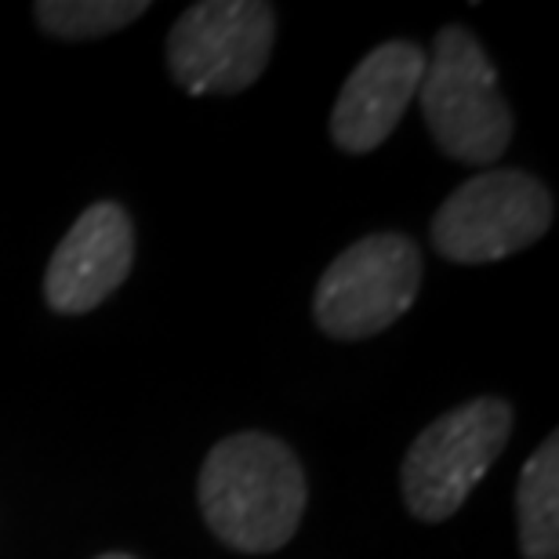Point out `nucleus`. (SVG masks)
Segmentation results:
<instances>
[{
    "label": "nucleus",
    "instance_id": "f257e3e1",
    "mask_svg": "<svg viewBox=\"0 0 559 559\" xmlns=\"http://www.w3.org/2000/svg\"><path fill=\"white\" fill-rule=\"evenodd\" d=\"M204 523L233 552L265 556L295 538L309 506L298 454L270 432H233L211 447L197 479Z\"/></svg>",
    "mask_w": 559,
    "mask_h": 559
},
{
    "label": "nucleus",
    "instance_id": "f03ea898",
    "mask_svg": "<svg viewBox=\"0 0 559 559\" xmlns=\"http://www.w3.org/2000/svg\"><path fill=\"white\" fill-rule=\"evenodd\" d=\"M418 106L440 153L468 167L495 164L516 131L495 62L465 26L436 33L432 55H425Z\"/></svg>",
    "mask_w": 559,
    "mask_h": 559
},
{
    "label": "nucleus",
    "instance_id": "7ed1b4c3",
    "mask_svg": "<svg viewBox=\"0 0 559 559\" xmlns=\"http://www.w3.org/2000/svg\"><path fill=\"white\" fill-rule=\"evenodd\" d=\"M512 421L509 400L476 396L425 425L400 465L411 516L421 523L451 520L509 447Z\"/></svg>",
    "mask_w": 559,
    "mask_h": 559
},
{
    "label": "nucleus",
    "instance_id": "20e7f679",
    "mask_svg": "<svg viewBox=\"0 0 559 559\" xmlns=\"http://www.w3.org/2000/svg\"><path fill=\"white\" fill-rule=\"evenodd\" d=\"M552 193L538 175L490 167L468 178L432 215L429 240L440 259L487 265L534 248L552 229Z\"/></svg>",
    "mask_w": 559,
    "mask_h": 559
},
{
    "label": "nucleus",
    "instance_id": "39448f33",
    "mask_svg": "<svg viewBox=\"0 0 559 559\" xmlns=\"http://www.w3.org/2000/svg\"><path fill=\"white\" fill-rule=\"evenodd\" d=\"M421 248L404 233L349 243L312 290V320L334 342H364L404 317L421 290Z\"/></svg>",
    "mask_w": 559,
    "mask_h": 559
},
{
    "label": "nucleus",
    "instance_id": "423d86ee",
    "mask_svg": "<svg viewBox=\"0 0 559 559\" xmlns=\"http://www.w3.org/2000/svg\"><path fill=\"white\" fill-rule=\"evenodd\" d=\"M276 8L265 0H200L164 40L167 73L189 95H240L270 66Z\"/></svg>",
    "mask_w": 559,
    "mask_h": 559
},
{
    "label": "nucleus",
    "instance_id": "0eeeda50",
    "mask_svg": "<svg viewBox=\"0 0 559 559\" xmlns=\"http://www.w3.org/2000/svg\"><path fill=\"white\" fill-rule=\"evenodd\" d=\"M135 265V226L117 200L84 207L44 273V298L62 317L98 309L131 276Z\"/></svg>",
    "mask_w": 559,
    "mask_h": 559
},
{
    "label": "nucleus",
    "instance_id": "6e6552de",
    "mask_svg": "<svg viewBox=\"0 0 559 559\" xmlns=\"http://www.w3.org/2000/svg\"><path fill=\"white\" fill-rule=\"evenodd\" d=\"M425 76V48L415 40H385L367 51L342 84L331 109V142L342 153H374L404 120Z\"/></svg>",
    "mask_w": 559,
    "mask_h": 559
},
{
    "label": "nucleus",
    "instance_id": "1a4fd4ad",
    "mask_svg": "<svg viewBox=\"0 0 559 559\" xmlns=\"http://www.w3.org/2000/svg\"><path fill=\"white\" fill-rule=\"evenodd\" d=\"M523 559H559V436L549 432L527 457L516 484Z\"/></svg>",
    "mask_w": 559,
    "mask_h": 559
},
{
    "label": "nucleus",
    "instance_id": "9d476101",
    "mask_svg": "<svg viewBox=\"0 0 559 559\" xmlns=\"http://www.w3.org/2000/svg\"><path fill=\"white\" fill-rule=\"evenodd\" d=\"M145 0H40L33 4L40 29L55 40H98L139 22Z\"/></svg>",
    "mask_w": 559,
    "mask_h": 559
},
{
    "label": "nucleus",
    "instance_id": "9b49d317",
    "mask_svg": "<svg viewBox=\"0 0 559 559\" xmlns=\"http://www.w3.org/2000/svg\"><path fill=\"white\" fill-rule=\"evenodd\" d=\"M98 559H135V556H128V552H106V556H98Z\"/></svg>",
    "mask_w": 559,
    "mask_h": 559
}]
</instances>
